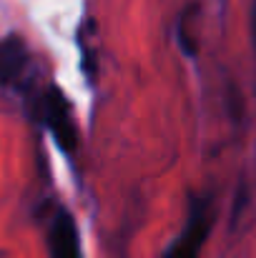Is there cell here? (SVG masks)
<instances>
[{
    "instance_id": "obj_1",
    "label": "cell",
    "mask_w": 256,
    "mask_h": 258,
    "mask_svg": "<svg viewBox=\"0 0 256 258\" xmlns=\"http://www.w3.org/2000/svg\"><path fill=\"white\" fill-rule=\"evenodd\" d=\"M38 118L45 123V128L53 133L58 148L66 156H73L78 148V128L73 120V110L63 90L56 86L45 88L38 98Z\"/></svg>"
},
{
    "instance_id": "obj_2",
    "label": "cell",
    "mask_w": 256,
    "mask_h": 258,
    "mask_svg": "<svg viewBox=\"0 0 256 258\" xmlns=\"http://www.w3.org/2000/svg\"><path fill=\"white\" fill-rule=\"evenodd\" d=\"M209 231H211L209 201L206 198H193L191 211H188V221H186L181 236L169 246L164 258H198Z\"/></svg>"
},
{
    "instance_id": "obj_3",
    "label": "cell",
    "mask_w": 256,
    "mask_h": 258,
    "mask_svg": "<svg viewBox=\"0 0 256 258\" xmlns=\"http://www.w3.org/2000/svg\"><path fill=\"white\" fill-rule=\"evenodd\" d=\"M30 50L20 35H5L0 40V86L25 88L30 76Z\"/></svg>"
},
{
    "instance_id": "obj_4",
    "label": "cell",
    "mask_w": 256,
    "mask_h": 258,
    "mask_svg": "<svg viewBox=\"0 0 256 258\" xmlns=\"http://www.w3.org/2000/svg\"><path fill=\"white\" fill-rule=\"evenodd\" d=\"M48 251H50V258H83L76 221L66 208H58L53 213V221L48 228Z\"/></svg>"
},
{
    "instance_id": "obj_5",
    "label": "cell",
    "mask_w": 256,
    "mask_h": 258,
    "mask_svg": "<svg viewBox=\"0 0 256 258\" xmlns=\"http://www.w3.org/2000/svg\"><path fill=\"white\" fill-rule=\"evenodd\" d=\"M251 38H254V50H256V0H254V15H251Z\"/></svg>"
}]
</instances>
